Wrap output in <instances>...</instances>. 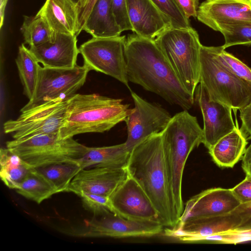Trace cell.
<instances>
[{"instance_id":"obj_1","label":"cell","mask_w":251,"mask_h":251,"mask_svg":"<svg viewBox=\"0 0 251 251\" xmlns=\"http://www.w3.org/2000/svg\"><path fill=\"white\" fill-rule=\"evenodd\" d=\"M125 58L129 82L159 96L170 104L188 110L195 98L184 88L154 39L128 34Z\"/></svg>"},{"instance_id":"obj_2","label":"cell","mask_w":251,"mask_h":251,"mask_svg":"<svg viewBox=\"0 0 251 251\" xmlns=\"http://www.w3.org/2000/svg\"><path fill=\"white\" fill-rule=\"evenodd\" d=\"M126 169L151 201L164 226H176L179 219L173 202L162 132L151 135L134 147Z\"/></svg>"},{"instance_id":"obj_3","label":"cell","mask_w":251,"mask_h":251,"mask_svg":"<svg viewBox=\"0 0 251 251\" xmlns=\"http://www.w3.org/2000/svg\"><path fill=\"white\" fill-rule=\"evenodd\" d=\"M162 144L174 206L180 219L184 205L182 197L183 171L194 148L203 143V129L187 110L176 114L162 132Z\"/></svg>"},{"instance_id":"obj_4","label":"cell","mask_w":251,"mask_h":251,"mask_svg":"<svg viewBox=\"0 0 251 251\" xmlns=\"http://www.w3.org/2000/svg\"><path fill=\"white\" fill-rule=\"evenodd\" d=\"M129 106L121 99L97 94H75L71 98L59 136L65 139L82 133L109 131L125 121Z\"/></svg>"},{"instance_id":"obj_5","label":"cell","mask_w":251,"mask_h":251,"mask_svg":"<svg viewBox=\"0 0 251 251\" xmlns=\"http://www.w3.org/2000/svg\"><path fill=\"white\" fill-rule=\"evenodd\" d=\"M179 80L194 98L200 80V51L202 45L193 27H170L154 39Z\"/></svg>"},{"instance_id":"obj_6","label":"cell","mask_w":251,"mask_h":251,"mask_svg":"<svg viewBox=\"0 0 251 251\" xmlns=\"http://www.w3.org/2000/svg\"><path fill=\"white\" fill-rule=\"evenodd\" d=\"M200 80L211 100L223 103L234 110L251 102V82L225 67L217 58L213 46L202 45L200 51Z\"/></svg>"},{"instance_id":"obj_7","label":"cell","mask_w":251,"mask_h":251,"mask_svg":"<svg viewBox=\"0 0 251 251\" xmlns=\"http://www.w3.org/2000/svg\"><path fill=\"white\" fill-rule=\"evenodd\" d=\"M6 148L32 168L75 162L86 153L88 147L73 137L60 138L59 132L36 135L26 139H13Z\"/></svg>"},{"instance_id":"obj_8","label":"cell","mask_w":251,"mask_h":251,"mask_svg":"<svg viewBox=\"0 0 251 251\" xmlns=\"http://www.w3.org/2000/svg\"><path fill=\"white\" fill-rule=\"evenodd\" d=\"M71 97L57 99L21 112L15 120L3 125L4 131L11 134L14 140L59 132L62 126Z\"/></svg>"},{"instance_id":"obj_9","label":"cell","mask_w":251,"mask_h":251,"mask_svg":"<svg viewBox=\"0 0 251 251\" xmlns=\"http://www.w3.org/2000/svg\"><path fill=\"white\" fill-rule=\"evenodd\" d=\"M90 71L84 64L72 68L41 66L34 95L21 112L50 100L73 96L83 85Z\"/></svg>"},{"instance_id":"obj_10","label":"cell","mask_w":251,"mask_h":251,"mask_svg":"<svg viewBox=\"0 0 251 251\" xmlns=\"http://www.w3.org/2000/svg\"><path fill=\"white\" fill-rule=\"evenodd\" d=\"M126 36L94 38L79 48L84 64L90 71L109 75L125 84L128 89L125 58Z\"/></svg>"},{"instance_id":"obj_11","label":"cell","mask_w":251,"mask_h":251,"mask_svg":"<svg viewBox=\"0 0 251 251\" xmlns=\"http://www.w3.org/2000/svg\"><path fill=\"white\" fill-rule=\"evenodd\" d=\"M97 216L74 235L85 238H148L158 235L164 230L159 222L129 220L110 211Z\"/></svg>"},{"instance_id":"obj_12","label":"cell","mask_w":251,"mask_h":251,"mask_svg":"<svg viewBox=\"0 0 251 251\" xmlns=\"http://www.w3.org/2000/svg\"><path fill=\"white\" fill-rule=\"evenodd\" d=\"M134 106L130 108L125 122L127 136L125 143L130 152L137 145L152 134L162 132L172 118L159 105L151 103L131 91Z\"/></svg>"},{"instance_id":"obj_13","label":"cell","mask_w":251,"mask_h":251,"mask_svg":"<svg viewBox=\"0 0 251 251\" xmlns=\"http://www.w3.org/2000/svg\"><path fill=\"white\" fill-rule=\"evenodd\" d=\"M109 198L114 213L120 216L135 221L160 222L157 211L149 198L129 176Z\"/></svg>"},{"instance_id":"obj_14","label":"cell","mask_w":251,"mask_h":251,"mask_svg":"<svg viewBox=\"0 0 251 251\" xmlns=\"http://www.w3.org/2000/svg\"><path fill=\"white\" fill-rule=\"evenodd\" d=\"M194 98L203 117L202 144L209 150L221 138L236 127L232 116V109L223 103L211 100L201 83L196 89Z\"/></svg>"},{"instance_id":"obj_15","label":"cell","mask_w":251,"mask_h":251,"mask_svg":"<svg viewBox=\"0 0 251 251\" xmlns=\"http://www.w3.org/2000/svg\"><path fill=\"white\" fill-rule=\"evenodd\" d=\"M231 188H214L190 198L184 207L179 222L188 219L226 215L240 204Z\"/></svg>"},{"instance_id":"obj_16","label":"cell","mask_w":251,"mask_h":251,"mask_svg":"<svg viewBox=\"0 0 251 251\" xmlns=\"http://www.w3.org/2000/svg\"><path fill=\"white\" fill-rule=\"evenodd\" d=\"M128 176L126 167H98L81 170L67 192L78 195L88 192L109 197Z\"/></svg>"},{"instance_id":"obj_17","label":"cell","mask_w":251,"mask_h":251,"mask_svg":"<svg viewBox=\"0 0 251 251\" xmlns=\"http://www.w3.org/2000/svg\"><path fill=\"white\" fill-rule=\"evenodd\" d=\"M238 219L233 214L210 217L198 218L179 222L174 228H166L167 236L188 243H199L204 237L234 230Z\"/></svg>"},{"instance_id":"obj_18","label":"cell","mask_w":251,"mask_h":251,"mask_svg":"<svg viewBox=\"0 0 251 251\" xmlns=\"http://www.w3.org/2000/svg\"><path fill=\"white\" fill-rule=\"evenodd\" d=\"M197 18L219 31L225 25L251 21V2L250 0H206L199 5Z\"/></svg>"},{"instance_id":"obj_19","label":"cell","mask_w":251,"mask_h":251,"mask_svg":"<svg viewBox=\"0 0 251 251\" xmlns=\"http://www.w3.org/2000/svg\"><path fill=\"white\" fill-rule=\"evenodd\" d=\"M76 35L55 33L54 41H49L29 49L43 66L51 68H72L79 53Z\"/></svg>"},{"instance_id":"obj_20","label":"cell","mask_w":251,"mask_h":251,"mask_svg":"<svg viewBox=\"0 0 251 251\" xmlns=\"http://www.w3.org/2000/svg\"><path fill=\"white\" fill-rule=\"evenodd\" d=\"M132 31L140 36L155 39L172 27L169 20L151 0H126Z\"/></svg>"},{"instance_id":"obj_21","label":"cell","mask_w":251,"mask_h":251,"mask_svg":"<svg viewBox=\"0 0 251 251\" xmlns=\"http://www.w3.org/2000/svg\"><path fill=\"white\" fill-rule=\"evenodd\" d=\"M37 14L55 33L76 35L77 9L71 0H46Z\"/></svg>"},{"instance_id":"obj_22","label":"cell","mask_w":251,"mask_h":251,"mask_svg":"<svg viewBox=\"0 0 251 251\" xmlns=\"http://www.w3.org/2000/svg\"><path fill=\"white\" fill-rule=\"evenodd\" d=\"M247 138L238 126L221 138L209 150L213 161L222 168H232L246 150Z\"/></svg>"},{"instance_id":"obj_23","label":"cell","mask_w":251,"mask_h":251,"mask_svg":"<svg viewBox=\"0 0 251 251\" xmlns=\"http://www.w3.org/2000/svg\"><path fill=\"white\" fill-rule=\"evenodd\" d=\"M112 0H97L84 24L83 30L94 38H111L120 36L112 9Z\"/></svg>"},{"instance_id":"obj_24","label":"cell","mask_w":251,"mask_h":251,"mask_svg":"<svg viewBox=\"0 0 251 251\" xmlns=\"http://www.w3.org/2000/svg\"><path fill=\"white\" fill-rule=\"evenodd\" d=\"M130 152L125 143L101 147H88L83 157L75 161L82 169L91 166L126 167Z\"/></svg>"},{"instance_id":"obj_25","label":"cell","mask_w":251,"mask_h":251,"mask_svg":"<svg viewBox=\"0 0 251 251\" xmlns=\"http://www.w3.org/2000/svg\"><path fill=\"white\" fill-rule=\"evenodd\" d=\"M0 176L5 185L16 189L33 168L7 148L0 150Z\"/></svg>"},{"instance_id":"obj_26","label":"cell","mask_w":251,"mask_h":251,"mask_svg":"<svg viewBox=\"0 0 251 251\" xmlns=\"http://www.w3.org/2000/svg\"><path fill=\"white\" fill-rule=\"evenodd\" d=\"M15 61L23 87L24 94L30 100L34 95L41 66L24 44L19 47Z\"/></svg>"},{"instance_id":"obj_27","label":"cell","mask_w":251,"mask_h":251,"mask_svg":"<svg viewBox=\"0 0 251 251\" xmlns=\"http://www.w3.org/2000/svg\"><path fill=\"white\" fill-rule=\"evenodd\" d=\"M53 187L57 193L67 192L74 177L82 169L75 162L35 168Z\"/></svg>"},{"instance_id":"obj_28","label":"cell","mask_w":251,"mask_h":251,"mask_svg":"<svg viewBox=\"0 0 251 251\" xmlns=\"http://www.w3.org/2000/svg\"><path fill=\"white\" fill-rule=\"evenodd\" d=\"M15 190L22 196L38 204L57 193L53 187L34 168Z\"/></svg>"},{"instance_id":"obj_29","label":"cell","mask_w":251,"mask_h":251,"mask_svg":"<svg viewBox=\"0 0 251 251\" xmlns=\"http://www.w3.org/2000/svg\"><path fill=\"white\" fill-rule=\"evenodd\" d=\"M21 30L25 43L29 47L53 42L55 37V33L38 14L34 16H25Z\"/></svg>"},{"instance_id":"obj_30","label":"cell","mask_w":251,"mask_h":251,"mask_svg":"<svg viewBox=\"0 0 251 251\" xmlns=\"http://www.w3.org/2000/svg\"><path fill=\"white\" fill-rule=\"evenodd\" d=\"M224 35L226 48L238 45H251V21H242L222 26L219 31Z\"/></svg>"},{"instance_id":"obj_31","label":"cell","mask_w":251,"mask_h":251,"mask_svg":"<svg viewBox=\"0 0 251 251\" xmlns=\"http://www.w3.org/2000/svg\"><path fill=\"white\" fill-rule=\"evenodd\" d=\"M158 9L170 21L172 27L189 29L191 27L189 19L174 0H151Z\"/></svg>"},{"instance_id":"obj_32","label":"cell","mask_w":251,"mask_h":251,"mask_svg":"<svg viewBox=\"0 0 251 251\" xmlns=\"http://www.w3.org/2000/svg\"><path fill=\"white\" fill-rule=\"evenodd\" d=\"M216 55L222 63L230 72L238 76L251 82V69L232 54L227 52L222 46L213 47Z\"/></svg>"},{"instance_id":"obj_33","label":"cell","mask_w":251,"mask_h":251,"mask_svg":"<svg viewBox=\"0 0 251 251\" xmlns=\"http://www.w3.org/2000/svg\"><path fill=\"white\" fill-rule=\"evenodd\" d=\"M78 196L81 198L83 206L93 213L95 216L109 211L114 213L110 198L108 197L88 192H81Z\"/></svg>"},{"instance_id":"obj_34","label":"cell","mask_w":251,"mask_h":251,"mask_svg":"<svg viewBox=\"0 0 251 251\" xmlns=\"http://www.w3.org/2000/svg\"><path fill=\"white\" fill-rule=\"evenodd\" d=\"M111 5L115 21L121 32L132 31L126 0H112Z\"/></svg>"},{"instance_id":"obj_35","label":"cell","mask_w":251,"mask_h":251,"mask_svg":"<svg viewBox=\"0 0 251 251\" xmlns=\"http://www.w3.org/2000/svg\"><path fill=\"white\" fill-rule=\"evenodd\" d=\"M218 244H234L251 241V230L237 231L231 230L217 234Z\"/></svg>"},{"instance_id":"obj_36","label":"cell","mask_w":251,"mask_h":251,"mask_svg":"<svg viewBox=\"0 0 251 251\" xmlns=\"http://www.w3.org/2000/svg\"><path fill=\"white\" fill-rule=\"evenodd\" d=\"M231 213L237 217L239 221L234 230H251V202L240 204Z\"/></svg>"},{"instance_id":"obj_37","label":"cell","mask_w":251,"mask_h":251,"mask_svg":"<svg viewBox=\"0 0 251 251\" xmlns=\"http://www.w3.org/2000/svg\"><path fill=\"white\" fill-rule=\"evenodd\" d=\"M97 0H80L76 5L77 26L76 36L83 30L84 24Z\"/></svg>"},{"instance_id":"obj_38","label":"cell","mask_w":251,"mask_h":251,"mask_svg":"<svg viewBox=\"0 0 251 251\" xmlns=\"http://www.w3.org/2000/svg\"><path fill=\"white\" fill-rule=\"evenodd\" d=\"M231 191L241 204L251 202V177L245 178L233 188Z\"/></svg>"},{"instance_id":"obj_39","label":"cell","mask_w":251,"mask_h":251,"mask_svg":"<svg viewBox=\"0 0 251 251\" xmlns=\"http://www.w3.org/2000/svg\"><path fill=\"white\" fill-rule=\"evenodd\" d=\"M242 124L241 130L246 136L247 139H251V102L239 110Z\"/></svg>"},{"instance_id":"obj_40","label":"cell","mask_w":251,"mask_h":251,"mask_svg":"<svg viewBox=\"0 0 251 251\" xmlns=\"http://www.w3.org/2000/svg\"><path fill=\"white\" fill-rule=\"evenodd\" d=\"M177 6L189 19L197 18L198 7L193 0H174Z\"/></svg>"},{"instance_id":"obj_41","label":"cell","mask_w":251,"mask_h":251,"mask_svg":"<svg viewBox=\"0 0 251 251\" xmlns=\"http://www.w3.org/2000/svg\"><path fill=\"white\" fill-rule=\"evenodd\" d=\"M242 168L247 176L251 177V144L246 148L242 158Z\"/></svg>"},{"instance_id":"obj_42","label":"cell","mask_w":251,"mask_h":251,"mask_svg":"<svg viewBox=\"0 0 251 251\" xmlns=\"http://www.w3.org/2000/svg\"><path fill=\"white\" fill-rule=\"evenodd\" d=\"M8 0H0V28L2 27L4 17V12L5 7Z\"/></svg>"},{"instance_id":"obj_43","label":"cell","mask_w":251,"mask_h":251,"mask_svg":"<svg viewBox=\"0 0 251 251\" xmlns=\"http://www.w3.org/2000/svg\"><path fill=\"white\" fill-rule=\"evenodd\" d=\"M193 0L194 1L196 6L198 8V6L199 5V1H200V0Z\"/></svg>"},{"instance_id":"obj_44","label":"cell","mask_w":251,"mask_h":251,"mask_svg":"<svg viewBox=\"0 0 251 251\" xmlns=\"http://www.w3.org/2000/svg\"><path fill=\"white\" fill-rule=\"evenodd\" d=\"M73 2H74L76 5L78 4L80 0H71Z\"/></svg>"},{"instance_id":"obj_45","label":"cell","mask_w":251,"mask_h":251,"mask_svg":"<svg viewBox=\"0 0 251 251\" xmlns=\"http://www.w3.org/2000/svg\"><path fill=\"white\" fill-rule=\"evenodd\" d=\"M250 0V1H251V0Z\"/></svg>"}]
</instances>
